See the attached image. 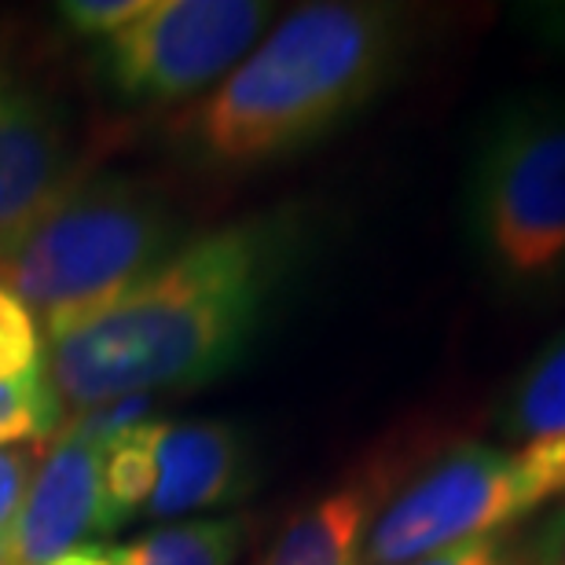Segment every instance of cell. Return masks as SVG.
Returning a JSON list of instances; mask_svg holds the SVG:
<instances>
[{"instance_id":"obj_1","label":"cell","mask_w":565,"mask_h":565,"mask_svg":"<svg viewBox=\"0 0 565 565\" xmlns=\"http://www.w3.org/2000/svg\"><path fill=\"white\" fill-rule=\"evenodd\" d=\"M298 202L246 213L184 239L115 309L49 342V382L63 404L184 393L228 375L262 338L309 250Z\"/></svg>"},{"instance_id":"obj_2","label":"cell","mask_w":565,"mask_h":565,"mask_svg":"<svg viewBox=\"0 0 565 565\" xmlns=\"http://www.w3.org/2000/svg\"><path fill=\"white\" fill-rule=\"evenodd\" d=\"M408 4L323 0L294 8L177 126L202 173H254L309 151L404 74L423 44Z\"/></svg>"},{"instance_id":"obj_3","label":"cell","mask_w":565,"mask_h":565,"mask_svg":"<svg viewBox=\"0 0 565 565\" xmlns=\"http://www.w3.org/2000/svg\"><path fill=\"white\" fill-rule=\"evenodd\" d=\"M184 243L166 191L129 173L71 180L49 206L0 239V287L38 320L49 342L140 287Z\"/></svg>"},{"instance_id":"obj_4","label":"cell","mask_w":565,"mask_h":565,"mask_svg":"<svg viewBox=\"0 0 565 565\" xmlns=\"http://www.w3.org/2000/svg\"><path fill=\"white\" fill-rule=\"evenodd\" d=\"M467 232L507 301L565 294V93L495 107L470 162Z\"/></svg>"},{"instance_id":"obj_5","label":"cell","mask_w":565,"mask_h":565,"mask_svg":"<svg viewBox=\"0 0 565 565\" xmlns=\"http://www.w3.org/2000/svg\"><path fill=\"white\" fill-rule=\"evenodd\" d=\"M565 495V434L529 445H459L393 492L360 565H408L481 536H507Z\"/></svg>"},{"instance_id":"obj_6","label":"cell","mask_w":565,"mask_h":565,"mask_svg":"<svg viewBox=\"0 0 565 565\" xmlns=\"http://www.w3.org/2000/svg\"><path fill=\"white\" fill-rule=\"evenodd\" d=\"M262 0H151L140 19L96 44V74L129 107L213 93L273 22Z\"/></svg>"},{"instance_id":"obj_7","label":"cell","mask_w":565,"mask_h":565,"mask_svg":"<svg viewBox=\"0 0 565 565\" xmlns=\"http://www.w3.org/2000/svg\"><path fill=\"white\" fill-rule=\"evenodd\" d=\"M71 129L60 104L0 60V239L71 184Z\"/></svg>"},{"instance_id":"obj_8","label":"cell","mask_w":565,"mask_h":565,"mask_svg":"<svg viewBox=\"0 0 565 565\" xmlns=\"http://www.w3.org/2000/svg\"><path fill=\"white\" fill-rule=\"evenodd\" d=\"M154 492L143 518L221 511L257 489V451L235 423H154Z\"/></svg>"},{"instance_id":"obj_9","label":"cell","mask_w":565,"mask_h":565,"mask_svg":"<svg viewBox=\"0 0 565 565\" xmlns=\"http://www.w3.org/2000/svg\"><path fill=\"white\" fill-rule=\"evenodd\" d=\"M99 467L104 451L60 429L52 451L33 467L0 565H52L82 547V540L96 533Z\"/></svg>"},{"instance_id":"obj_10","label":"cell","mask_w":565,"mask_h":565,"mask_svg":"<svg viewBox=\"0 0 565 565\" xmlns=\"http://www.w3.org/2000/svg\"><path fill=\"white\" fill-rule=\"evenodd\" d=\"M393 470L371 467L338 484L282 529L262 565H360L367 533L390 503Z\"/></svg>"},{"instance_id":"obj_11","label":"cell","mask_w":565,"mask_h":565,"mask_svg":"<svg viewBox=\"0 0 565 565\" xmlns=\"http://www.w3.org/2000/svg\"><path fill=\"white\" fill-rule=\"evenodd\" d=\"M495 434L507 445L565 434V327L503 390L495 404Z\"/></svg>"},{"instance_id":"obj_12","label":"cell","mask_w":565,"mask_h":565,"mask_svg":"<svg viewBox=\"0 0 565 565\" xmlns=\"http://www.w3.org/2000/svg\"><path fill=\"white\" fill-rule=\"evenodd\" d=\"M250 518H199L154 529L132 544H118L121 565H232L250 544Z\"/></svg>"},{"instance_id":"obj_13","label":"cell","mask_w":565,"mask_h":565,"mask_svg":"<svg viewBox=\"0 0 565 565\" xmlns=\"http://www.w3.org/2000/svg\"><path fill=\"white\" fill-rule=\"evenodd\" d=\"M154 423L118 437L104 451L99 467V514L96 533H115L132 518H140L154 492Z\"/></svg>"},{"instance_id":"obj_14","label":"cell","mask_w":565,"mask_h":565,"mask_svg":"<svg viewBox=\"0 0 565 565\" xmlns=\"http://www.w3.org/2000/svg\"><path fill=\"white\" fill-rule=\"evenodd\" d=\"M63 429V401L49 375L0 386V448L38 445Z\"/></svg>"},{"instance_id":"obj_15","label":"cell","mask_w":565,"mask_h":565,"mask_svg":"<svg viewBox=\"0 0 565 565\" xmlns=\"http://www.w3.org/2000/svg\"><path fill=\"white\" fill-rule=\"evenodd\" d=\"M41 375H49L41 327L15 294L0 287V386Z\"/></svg>"},{"instance_id":"obj_16","label":"cell","mask_w":565,"mask_h":565,"mask_svg":"<svg viewBox=\"0 0 565 565\" xmlns=\"http://www.w3.org/2000/svg\"><path fill=\"white\" fill-rule=\"evenodd\" d=\"M147 423H154V397H118V401L77 408L74 419L63 426V434L88 440L93 448L107 451L118 437H126Z\"/></svg>"},{"instance_id":"obj_17","label":"cell","mask_w":565,"mask_h":565,"mask_svg":"<svg viewBox=\"0 0 565 565\" xmlns=\"http://www.w3.org/2000/svg\"><path fill=\"white\" fill-rule=\"evenodd\" d=\"M147 4H151V0H63L60 19L77 38L107 41L110 33L129 26L132 19H140Z\"/></svg>"},{"instance_id":"obj_18","label":"cell","mask_w":565,"mask_h":565,"mask_svg":"<svg viewBox=\"0 0 565 565\" xmlns=\"http://www.w3.org/2000/svg\"><path fill=\"white\" fill-rule=\"evenodd\" d=\"M518 565H565V495L518 540Z\"/></svg>"},{"instance_id":"obj_19","label":"cell","mask_w":565,"mask_h":565,"mask_svg":"<svg viewBox=\"0 0 565 565\" xmlns=\"http://www.w3.org/2000/svg\"><path fill=\"white\" fill-rule=\"evenodd\" d=\"M408 565H518V540L511 533L467 540V544L434 551V555L415 558Z\"/></svg>"},{"instance_id":"obj_20","label":"cell","mask_w":565,"mask_h":565,"mask_svg":"<svg viewBox=\"0 0 565 565\" xmlns=\"http://www.w3.org/2000/svg\"><path fill=\"white\" fill-rule=\"evenodd\" d=\"M33 478V462L22 459L19 451L0 448V555L8 547L11 525H15V514L22 507V495L30 489Z\"/></svg>"},{"instance_id":"obj_21","label":"cell","mask_w":565,"mask_h":565,"mask_svg":"<svg viewBox=\"0 0 565 565\" xmlns=\"http://www.w3.org/2000/svg\"><path fill=\"white\" fill-rule=\"evenodd\" d=\"M52 565H121L115 558V547H99V544H82L74 547L71 555L55 558Z\"/></svg>"},{"instance_id":"obj_22","label":"cell","mask_w":565,"mask_h":565,"mask_svg":"<svg viewBox=\"0 0 565 565\" xmlns=\"http://www.w3.org/2000/svg\"><path fill=\"white\" fill-rule=\"evenodd\" d=\"M533 22L536 26H544L547 41H555L558 49H565V8H536L533 11Z\"/></svg>"}]
</instances>
